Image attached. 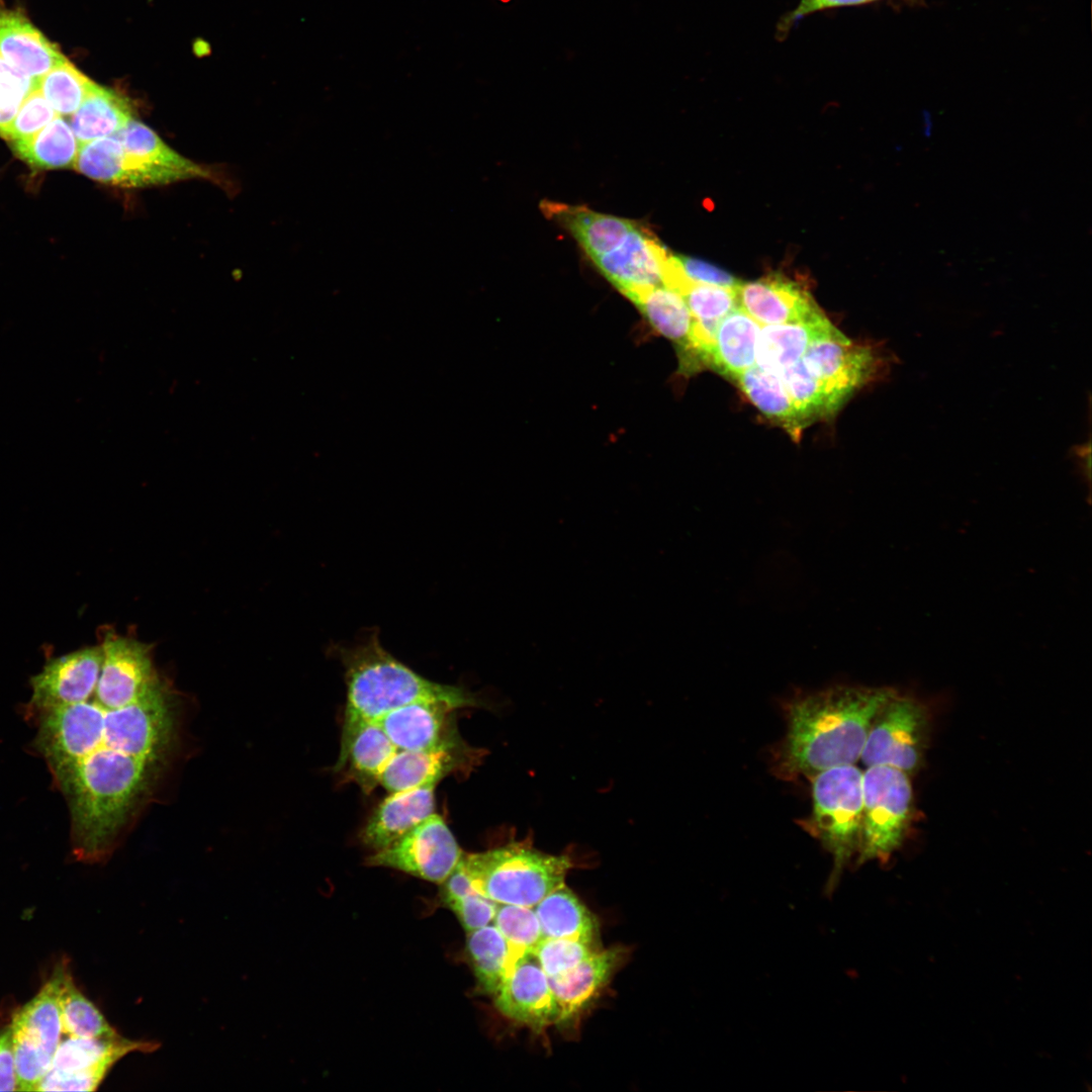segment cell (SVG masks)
Masks as SVG:
<instances>
[{
  "label": "cell",
  "instance_id": "42",
  "mask_svg": "<svg viewBox=\"0 0 1092 1092\" xmlns=\"http://www.w3.org/2000/svg\"><path fill=\"white\" fill-rule=\"evenodd\" d=\"M684 275L695 284L738 288V278L717 266L690 256L674 254Z\"/></svg>",
  "mask_w": 1092,
  "mask_h": 1092
},
{
  "label": "cell",
  "instance_id": "5",
  "mask_svg": "<svg viewBox=\"0 0 1092 1092\" xmlns=\"http://www.w3.org/2000/svg\"><path fill=\"white\" fill-rule=\"evenodd\" d=\"M812 812L806 826L831 854L835 878L859 850L862 771L855 764L825 769L812 779Z\"/></svg>",
  "mask_w": 1092,
  "mask_h": 1092
},
{
  "label": "cell",
  "instance_id": "33",
  "mask_svg": "<svg viewBox=\"0 0 1092 1092\" xmlns=\"http://www.w3.org/2000/svg\"><path fill=\"white\" fill-rule=\"evenodd\" d=\"M63 1035L74 1037H113L116 1030L100 1010L83 995L64 966L60 994Z\"/></svg>",
  "mask_w": 1092,
  "mask_h": 1092
},
{
  "label": "cell",
  "instance_id": "18",
  "mask_svg": "<svg viewBox=\"0 0 1092 1092\" xmlns=\"http://www.w3.org/2000/svg\"><path fill=\"white\" fill-rule=\"evenodd\" d=\"M623 957V949H600L570 971L548 977L558 1024L573 1021L607 985Z\"/></svg>",
  "mask_w": 1092,
  "mask_h": 1092
},
{
  "label": "cell",
  "instance_id": "30",
  "mask_svg": "<svg viewBox=\"0 0 1092 1092\" xmlns=\"http://www.w3.org/2000/svg\"><path fill=\"white\" fill-rule=\"evenodd\" d=\"M466 954L478 987L493 996L520 960L493 924L467 933Z\"/></svg>",
  "mask_w": 1092,
  "mask_h": 1092
},
{
  "label": "cell",
  "instance_id": "11",
  "mask_svg": "<svg viewBox=\"0 0 1092 1092\" xmlns=\"http://www.w3.org/2000/svg\"><path fill=\"white\" fill-rule=\"evenodd\" d=\"M94 699L108 709L124 707L161 685L149 647L131 638L107 633Z\"/></svg>",
  "mask_w": 1092,
  "mask_h": 1092
},
{
  "label": "cell",
  "instance_id": "41",
  "mask_svg": "<svg viewBox=\"0 0 1092 1092\" xmlns=\"http://www.w3.org/2000/svg\"><path fill=\"white\" fill-rule=\"evenodd\" d=\"M498 903L473 892L450 903L464 930L469 933L493 922Z\"/></svg>",
  "mask_w": 1092,
  "mask_h": 1092
},
{
  "label": "cell",
  "instance_id": "40",
  "mask_svg": "<svg viewBox=\"0 0 1092 1092\" xmlns=\"http://www.w3.org/2000/svg\"><path fill=\"white\" fill-rule=\"evenodd\" d=\"M37 87V81L24 75L0 56V134L3 136L21 103Z\"/></svg>",
  "mask_w": 1092,
  "mask_h": 1092
},
{
  "label": "cell",
  "instance_id": "3",
  "mask_svg": "<svg viewBox=\"0 0 1092 1092\" xmlns=\"http://www.w3.org/2000/svg\"><path fill=\"white\" fill-rule=\"evenodd\" d=\"M336 649L347 687L343 732L418 701L444 702L455 709L478 705L464 688L428 679L397 659L382 646L378 631Z\"/></svg>",
  "mask_w": 1092,
  "mask_h": 1092
},
{
  "label": "cell",
  "instance_id": "25",
  "mask_svg": "<svg viewBox=\"0 0 1092 1092\" xmlns=\"http://www.w3.org/2000/svg\"><path fill=\"white\" fill-rule=\"evenodd\" d=\"M153 1041L131 1040L120 1034L113 1037H74L61 1039L49 1071L79 1074L105 1071L129 1053H152L158 1049Z\"/></svg>",
  "mask_w": 1092,
  "mask_h": 1092
},
{
  "label": "cell",
  "instance_id": "7",
  "mask_svg": "<svg viewBox=\"0 0 1092 1092\" xmlns=\"http://www.w3.org/2000/svg\"><path fill=\"white\" fill-rule=\"evenodd\" d=\"M927 736L925 707L895 692L876 715L859 760L866 766L888 765L914 774L922 765Z\"/></svg>",
  "mask_w": 1092,
  "mask_h": 1092
},
{
  "label": "cell",
  "instance_id": "35",
  "mask_svg": "<svg viewBox=\"0 0 1092 1092\" xmlns=\"http://www.w3.org/2000/svg\"><path fill=\"white\" fill-rule=\"evenodd\" d=\"M122 164L123 147L114 134L80 144L74 166L91 179L120 186Z\"/></svg>",
  "mask_w": 1092,
  "mask_h": 1092
},
{
  "label": "cell",
  "instance_id": "19",
  "mask_svg": "<svg viewBox=\"0 0 1092 1092\" xmlns=\"http://www.w3.org/2000/svg\"><path fill=\"white\" fill-rule=\"evenodd\" d=\"M436 784L394 792L374 810L360 833L361 841L382 849L410 832L435 810Z\"/></svg>",
  "mask_w": 1092,
  "mask_h": 1092
},
{
  "label": "cell",
  "instance_id": "43",
  "mask_svg": "<svg viewBox=\"0 0 1092 1092\" xmlns=\"http://www.w3.org/2000/svg\"><path fill=\"white\" fill-rule=\"evenodd\" d=\"M0 1091H18L9 1025L0 1031Z\"/></svg>",
  "mask_w": 1092,
  "mask_h": 1092
},
{
  "label": "cell",
  "instance_id": "13",
  "mask_svg": "<svg viewBox=\"0 0 1092 1092\" xmlns=\"http://www.w3.org/2000/svg\"><path fill=\"white\" fill-rule=\"evenodd\" d=\"M101 662V647L80 649L51 660L31 679L30 707L40 714L91 699Z\"/></svg>",
  "mask_w": 1092,
  "mask_h": 1092
},
{
  "label": "cell",
  "instance_id": "21",
  "mask_svg": "<svg viewBox=\"0 0 1092 1092\" xmlns=\"http://www.w3.org/2000/svg\"><path fill=\"white\" fill-rule=\"evenodd\" d=\"M627 298L655 332L672 342L679 359L680 372H693L694 317L682 295L667 286H656Z\"/></svg>",
  "mask_w": 1092,
  "mask_h": 1092
},
{
  "label": "cell",
  "instance_id": "17",
  "mask_svg": "<svg viewBox=\"0 0 1092 1092\" xmlns=\"http://www.w3.org/2000/svg\"><path fill=\"white\" fill-rule=\"evenodd\" d=\"M739 306L760 326L809 318L822 310L808 288L781 273H770L737 288Z\"/></svg>",
  "mask_w": 1092,
  "mask_h": 1092
},
{
  "label": "cell",
  "instance_id": "24",
  "mask_svg": "<svg viewBox=\"0 0 1092 1092\" xmlns=\"http://www.w3.org/2000/svg\"><path fill=\"white\" fill-rule=\"evenodd\" d=\"M838 331L822 311L798 322L761 326L755 365L780 373L800 360L814 342Z\"/></svg>",
  "mask_w": 1092,
  "mask_h": 1092
},
{
  "label": "cell",
  "instance_id": "14",
  "mask_svg": "<svg viewBox=\"0 0 1092 1092\" xmlns=\"http://www.w3.org/2000/svg\"><path fill=\"white\" fill-rule=\"evenodd\" d=\"M493 997L504 1016L533 1030L556 1023L557 1007L548 976L533 953L516 963Z\"/></svg>",
  "mask_w": 1092,
  "mask_h": 1092
},
{
  "label": "cell",
  "instance_id": "8",
  "mask_svg": "<svg viewBox=\"0 0 1092 1092\" xmlns=\"http://www.w3.org/2000/svg\"><path fill=\"white\" fill-rule=\"evenodd\" d=\"M799 361L821 398L825 418L871 379L876 365L870 348L853 344L840 331L814 342Z\"/></svg>",
  "mask_w": 1092,
  "mask_h": 1092
},
{
  "label": "cell",
  "instance_id": "1",
  "mask_svg": "<svg viewBox=\"0 0 1092 1092\" xmlns=\"http://www.w3.org/2000/svg\"><path fill=\"white\" fill-rule=\"evenodd\" d=\"M884 687L840 685L794 699L776 758L784 780L812 779L859 760L872 723L895 694Z\"/></svg>",
  "mask_w": 1092,
  "mask_h": 1092
},
{
  "label": "cell",
  "instance_id": "32",
  "mask_svg": "<svg viewBox=\"0 0 1092 1092\" xmlns=\"http://www.w3.org/2000/svg\"><path fill=\"white\" fill-rule=\"evenodd\" d=\"M13 147L31 166L56 169L75 164L80 144L70 123L58 115L31 139Z\"/></svg>",
  "mask_w": 1092,
  "mask_h": 1092
},
{
  "label": "cell",
  "instance_id": "34",
  "mask_svg": "<svg viewBox=\"0 0 1092 1092\" xmlns=\"http://www.w3.org/2000/svg\"><path fill=\"white\" fill-rule=\"evenodd\" d=\"M95 84L65 60L38 79L37 88L59 115L71 116Z\"/></svg>",
  "mask_w": 1092,
  "mask_h": 1092
},
{
  "label": "cell",
  "instance_id": "23",
  "mask_svg": "<svg viewBox=\"0 0 1092 1092\" xmlns=\"http://www.w3.org/2000/svg\"><path fill=\"white\" fill-rule=\"evenodd\" d=\"M64 966L57 967L39 992L16 1011L9 1024L13 1039L54 1059L63 1036L60 994Z\"/></svg>",
  "mask_w": 1092,
  "mask_h": 1092
},
{
  "label": "cell",
  "instance_id": "4",
  "mask_svg": "<svg viewBox=\"0 0 1092 1092\" xmlns=\"http://www.w3.org/2000/svg\"><path fill=\"white\" fill-rule=\"evenodd\" d=\"M460 866L472 887L498 903L534 907L565 883L573 863L567 855L540 851L512 842L482 852L465 853Z\"/></svg>",
  "mask_w": 1092,
  "mask_h": 1092
},
{
  "label": "cell",
  "instance_id": "15",
  "mask_svg": "<svg viewBox=\"0 0 1092 1092\" xmlns=\"http://www.w3.org/2000/svg\"><path fill=\"white\" fill-rule=\"evenodd\" d=\"M455 710L444 702L418 701L396 708L375 722L397 750H427L462 741L453 724Z\"/></svg>",
  "mask_w": 1092,
  "mask_h": 1092
},
{
  "label": "cell",
  "instance_id": "10",
  "mask_svg": "<svg viewBox=\"0 0 1092 1092\" xmlns=\"http://www.w3.org/2000/svg\"><path fill=\"white\" fill-rule=\"evenodd\" d=\"M123 147L120 186H161L189 179L215 178L209 169L168 146L151 127L131 119L116 133Z\"/></svg>",
  "mask_w": 1092,
  "mask_h": 1092
},
{
  "label": "cell",
  "instance_id": "36",
  "mask_svg": "<svg viewBox=\"0 0 1092 1092\" xmlns=\"http://www.w3.org/2000/svg\"><path fill=\"white\" fill-rule=\"evenodd\" d=\"M492 924L520 959L532 953L543 938L532 907L498 904Z\"/></svg>",
  "mask_w": 1092,
  "mask_h": 1092
},
{
  "label": "cell",
  "instance_id": "20",
  "mask_svg": "<svg viewBox=\"0 0 1092 1092\" xmlns=\"http://www.w3.org/2000/svg\"><path fill=\"white\" fill-rule=\"evenodd\" d=\"M397 748L375 721L362 722L342 732L335 770L345 771L364 793L379 785L380 776Z\"/></svg>",
  "mask_w": 1092,
  "mask_h": 1092
},
{
  "label": "cell",
  "instance_id": "31",
  "mask_svg": "<svg viewBox=\"0 0 1092 1092\" xmlns=\"http://www.w3.org/2000/svg\"><path fill=\"white\" fill-rule=\"evenodd\" d=\"M735 380L762 414L785 428L793 438L800 437L805 428L780 373L754 365Z\"/></svg>",
  "mask_w": 1092,
  "mask_h": 1092
},
{
  "label": "cell",
  "instance_id": "16",
  "mask_svg": "<svg viewBox=\"0 0 1092 1092\" xmlns=\"http://www.w3.org/2000/svg\"><path fill=\"white\" fill-rule=\"evenodd\" d=\"M484 754L463 740L427 750H397L383 769L379 785L390 793L439 781L456 771L470 770Z\"/></svg>",
  "mask_w": 1092,
  "mask_h": 1092
},
{
  "label": "cell",
  "instance_id": "26",
  "mask_svg": "<svg viewBox=\"0 0 1092 1092\" xmlns=\"http://www.w3.org/2000/svg\"><path fill=\"white\" fill-rule=\"evenodd\" d=\"M544 210L571 233L592 260L615 249L639 224L584 206L548 203Z\"/></svg>",
  "mask_w": 1092,
  "mask_h": 1092
},
{
  "label": "cell",
  "instance_id": "27",
  "mask_svg": "<svg viewBox=\"0 0 1092 1092\" xmlns=\"http://www.w3.org/2000/svg\"><path fill=\"white\" fill-rule=\"evenodd\" d=\"M760 329L740 306L732 309L718 324L710 367L735 380L754 366Z\"/></svg>",
  "mask_w": 1092,
  "mask_h": 1092
},
{
  "label": "cell",
  "instance_id": "12",
  "mask_svg": "<svg viewBox=\"0 0 1092 1092\" xmlns=\"http://www.w3.org/2000/svg\"><path fill=\"white\" fill-rule=\"evenodd\" d=\"M671 252L646 226L638 224L615 249L593 260L625 297L664 286Z\"/></svg>",
  "mask_w": 1092,
  "mask_h": 1092
},
{
  "label": "cell",
  "instance_id": "37",
  "mask_svg": "<svg viewBox=\"0 0 1092 1092\" xmlns=\"http://www.w3.org/2000/svg\"><path fill=\"white\" fill-rule=\"evenodd\" d=\"M600 949L570 938H542L532 953L544 973L555 977L570 971Z\"/></svg>",
  "mask_w": 1092,
  "mask_h": 1092
},
{
  "label": "cell",
  "instance_id": "6",
  "mask_svg": "<svg viewBox=\"0 0 1092 1092\" xmlns=\"http://www.w3.org/2000/svg\"><path fill=\"white\" fill-rule=\"evenodd\" d=\"M913 816L909 775L888 765L862 771V828L859 863L887 859L903 843Z\"/></svg>",
  "mask_w": 1092,
  "mask_h": 1092
},
{
  "label": "cell",
  "instance_id": "2",
  "mask_svg": "<svg viewBox=\"0 0 1092 1092\" xmlns=\"http://www.w3.org/2000/svg\"><path fill=\"white\" fill-rule=\"evenodd\" d=\"M159 766L100 742L54 774L69 803L77 857L92 861L105 856L149 792Z\"/></svg>",
  "mask_w": 1092,
  "mask_h": 1092
},
{
  "label": "cell",
  "instance_id": "9",
  "mask_svg": "<svg viewBox=\"0 0 1092 1092\" xmlns=\"http://www.w3.org/2000/svg\"><path fill=\"white\" fill-rule=\"evenodd\" d=\"M463 851L443 818L435 812L392 844L376 850L366 863L401 871L442 884Z\"/></svg>",
  "mask_w": 1092,
  "mask_h": 1092
},
{
  "label": "cell",
  "instance_id": "28",
  "mask_svg": "<svg viewBox=\"0 0 1092 1092\" xmlns=\"http://www.w3.org/2000/svg\"><path fill=\"white\" fill-rule=\"evenodd\" d=\"M543 938H570L598 946L596 916L563 883L533 907Z\"/></svg>",
  "mask_w": 1092,
  "mask_h": 1092
},
{
  "label": "cell",
  "instance_id": "29",
  "mask_svg": "<svg viewBox=\"0 0 1092 1092\" xmlns=\"http://www.w3.org/2000/svg\"><path fill=\"white\" fill-rule=\"evenodd\" d=\"M131 119L133 111L126 97L95 84L71 115L70 125L79 144H83L114 135Z\"/></svg>",
  "mask_w": 1092,
  "mask_h": 1092
},
{
  "label": "cell",
  "instance_id": "44",
  "mask_svg": "<svg viewBox=\"0 0 1092 1092\" xmlns=\"http://www.w3.org/2000/svg\"><path fill=\"white\" fill-rule=\"evenodd\" d=\"M876 0H800L795 9L789 13L782 25L789 27L807 15L831 8L859 5Z\"/></svg>",
  "mask_w": 1092,
  "mask_h": 1092
},
{
  "label": "cell",
  "instance_id": "38",
  "mask_svg": "<svg viewBox=\"0 0 1092 1092\" xmlns=\"http://www.w3.org/2000/svg\"><path fill=\"white\" fill-rule=\"evenodd\" d=\"M681 295L694 320L701 323L719 324L739 306L737 288L692 284Z\"/></svg>",
  "mask_w": 1092,
  "mask_h": 1092
},
{
  "label": "cell",
  "instance_id": "22",
  "mask_svg": "<svg viewBox=\"0 0 1092 1092\" xmlns=\"http://www.w3.org/2000/svg\"><path fill=\"white\" fill-rule=\"evenodd\" d=\"M0 56L35 81L67 60L24 15L12 10H0Z\"/></svg>",
  "mask_w": 1092,
  "mask_h": 1092
},
{
  "label": "cell",
  "instance_id": "39",
  "mask_svg": "<svg viewBox=\"0 0 1092 1092\" xmlns=\"http://www.w3.org/2000/svg\"><path fill=\"white\" fill-rule=\"evenodd\" d=\"M58 115L36 87L21 103L3 138L13 146L26 142Z\"/></svg>",
  "mask_w": 1092,
  "mask_h": 1092
}]
</instances>
